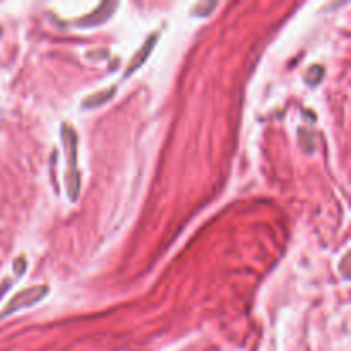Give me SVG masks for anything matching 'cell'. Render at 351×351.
Wrapping results in <instances>:
<instances>
[{
  "instance_id": "cell-1",
  "label": "cell",
  "mask_w": 351,
  "mask_h": 351,
  "mask_svg": "<svg viewBox=\"0 0 351 351\" xmlns=\"http://www.w3.org/2000/svg\"><path fill=\"white\" fill-rule=\"evenodd\" d=\"M62 134V144L67 153V165L69 170L65 173V187H67V194L71 201H77L79 191H81V178H79L77 171V136H75L74 129L69 123H64L60 129Z\"/></svg>"
},
{
  "instance_id": "cell-8",
  "label": "cell",
  "mask_w": 351,
  "mask_h": 351,
  "mask_svg": "<svg viewBox=\"0 0 351 351\" xmlns=\"http://www.w3.org/2000/svg\"><path fill=\"white\" fill-rule=\"evenodd\" d=\"M24 269H26V259H24V257H19V259L16 261V264H14V273L23 274Z\"/></svg>"
},
{
  "instance_id": "cell-6",
  "label": "cell",
  "mask_w": 351,
  "mask_h": 351,
  "mask_svg": "<svg viewBox=\"0 0 351 351\" xmlns=\"http://www.w3.org/2000/svg\"><path fill=\"white\" fill-rule=\"evenodd\" d=\"M322 77H324V69H322L321 65H314V67H311V71L307 72V75H305V81H307L308 84L315 86L321 82Z\"/></svg>"
},
{
  "instance_id": "cell-3",
  "label": "cell",
  "mask_w": 351,
  "mask_h": 351,
  "mask_svg": "<svg viewBox=\"0 0 351 351\" xmlns=\"http://www.w3.org/2000/svg\"><path fill=\"white\" fill-rule=\"evenodd\" d=\"M119 7V3L117 2H103L99 3L98 7H96L93 12H89L88 16L81 17V19L75 21V24L81 27H95V26H99V24L106 23V21L112 17V14L115 12V9Z\"/></svg>"
},
{
  "instance_id": "cell-5",
  "label": "cell",
  "mask_w": 351,
  "mask_h": 351,
  "mask_svg": "<svg viewBox=\"0 0 351 351\" xmlns=\"http://www.w3.org/2000/svg\"><path fill=\"white\" fill-rule=\"evenodd\" d=\"M117 88L113 86V88H108V89H103V91H98L95 93V95H89L86 96L84 99H82V108L89 110V108H98V106L105 105L106 101H110V99L113 98V95H115Z\"/></svg>"
},
{
  "instance_id": "cell-4",
  "label": "cell",
  "mask_w": 351,
  "mask_h": 351,
  "mask_svg": "<svg viewBox=\"0 0 351 351\" xmlns=\"http://www.w3.org/2000/svg\"><path fill=\"white\" fill-rule=\"evenodd\" d=\"M156 34H151L149 38L146 40V43L143 45V47L139 48V50L136 51V55H132V60H130V64L127 65V71H125V75H130L132 72H136L137 69L141 67V65L144 64V62L147 60V57H149V53L153 51L154 45H156Z\"/></svg>"
},
{
  "instance_id": "cell-2",
  "label": "cell",
  "mask_w": 351,
  "mask_h": 351,
  "mask_svg": "<svg viewBox=\"0 0 351 351\" xmlns=\"http://www.w3.org/2000/svg\"><path fill=\"white\" fill-rule=\"evenodd\" d=\"M48 295V287L45 285H40V287H31L27 290L19 291L14 298H10L9 305L5 307V311L2 312V317H7V315L14 314L17 311H23V308H29L33 305H36L38 302L43 300Z\"/></svg>"
},
{
  "instance_id": "cell-10",
  "label": "cell",
  "mask_w": 351,
  "mask_h": 351,
  "mask_svg": "<svg viewBox=\"0 0 351 351\" xmlns=\"http://www.w3.org/2000/svg\"><path fill=\"white\" fill-rule=\"evenodd\" d=\"M9 285H10V281H9V283H7V281H5V283H3L2 287H0V297H2V295L5 293V290H7V287H9Z\"/></svg>"
},
{
  "instance_id": "cell-7",
  "label": "cell",
  "mask_w": 351,
  "mask_h": 351,
  "mask_svg": "<svg viewBox=\"0 0 351 351\" xmlns=\"http://www.w3.org/2000/svg\"><path fill=\"white\" fill-rule=\"evenodd\" d=\"M213 9H216V3H213V2L199 3V5H195L194 9H192V16L206 17V16H209V14H211Z\"/></svg>"
},
{
  "instance_id": "cell-9",
  "label": "cell",
  "mask_w": 351,
  "mask_h": 351,
  "mask_svg": "<svg viewBox=\"0 0 351 351\" xmlns=\"http://www.w3.org/2000/svg\"><path fill=\"white\" fill-rule=\"evenodd\" d=\"M350 256L346 254L345 257H343V263H341V271H343V278H350V269H348V263H350Z\"/></svg>"
}]
</instances>
